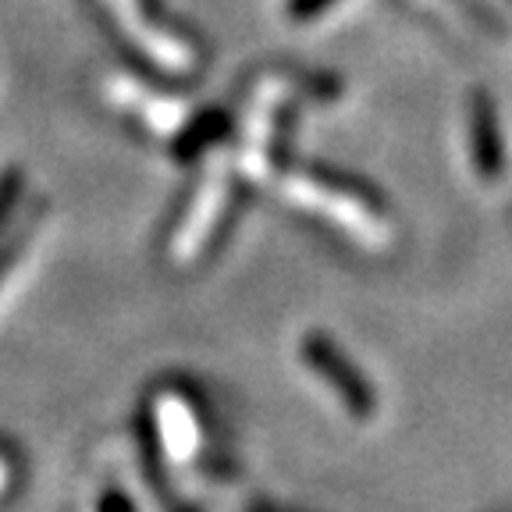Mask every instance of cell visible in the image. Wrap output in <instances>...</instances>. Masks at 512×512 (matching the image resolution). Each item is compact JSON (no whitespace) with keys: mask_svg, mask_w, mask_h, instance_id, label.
Segmentation results:
<instances>
[{"mask_svg":"<svg viewBox=\"0 0 512 512\" xmlns=\"http://www.w3.org/2000/svg\"><path fill=\"white\" fill-rule=\"evenodd\" d=\"M136 8H139V15H143V22L150 25V29H157V32H164V36H175V40H182V43H200V36L196 32H189V29H182V25L175 22V15H168L164 11V0H136Z\"/></svg>","mask_w":512,"mask_h":512,"instance_id":"obj_6","label":"cell"},{"mask_svg":"<svg viewBox=\"0 0 512 512\" xmlns=\"http://www.w3.org/2000/svg\"><path fill=\"white\" fill-rule=\"evenodd\" d=\"M224 200H228V171L217 164V168H210L200 196H196L189 217H185L182 232H178L175 242H171V256H175V264H192V260L200 256V249L207 246L210 232H214V224L221 221Z\"/></svg>","mask_w":512,"mask_h":512,"instance_id":"obj_3","label":"cell"},{"mask_svg":"<svg viewBox=\"0 0 512 512\" xmlns=\"http://www.w3.org/2000/svg\"><path fill=\"white\" fill-rule=\"evenodd\" d=\"M338 0H288L285 11L288 18H296V22H310V18H320L328 8H335Z\"/></svg>","mask_w":512,"mask_h":512,"instance_id":"obj_7","label":"cell"},{"mask_svg":"<svg viewBox=\"0 0 512 512\" xmlns=\"http://www.w3.org/2000/svg\"><path fill=\"white\" fill-rule=\"evenodd\" d=\"M8 488V463H4V459H0V491Z\"/></svg>","mask_w":512,"mask_h":512,"instance_id":"obj_8","label":"cell"},{"mask_svg":"<svg viewBox=\"0 0 512 512\" xmlns=\"http://www.w3.org/2000/svg\"><path fill=\"white\" fill-rule=\"evenodd\" d=\"M303 356L310 360V367L317 370V374L324 377V381H328L338 395H342L345 409H349L352 416H360V420H363V416H374V409H377L374 388H370V384L356 374V367L345 360L342 352H338L328 338L306 335Z\"/></svg>","mask_w":512,"mask_h":512,"instance_id":"obj_2","label":"cell"},{"mask_svg":"<svg viewBox=\"0 0 512 512\" xmlns=\"http://www.w3.org/2000/svg\"><path fill=\"white\" fill-rule=\"evenodd\" d=\"M470 153L473 168L484 182H498L505 171V146L502 125H498L495 100L488 89H473L470 96Z\"/></svg>","mask_w":512,"mask_h":512,"instance_id":"obj_4","label":"cell"},{"mask_svg":"<svg viewBox=\"0 0 512 512\" xmlns=\"http://www.w3.org/2000/svg\"><path fill=\"white\" fill-rule=\"evenodd\" d=\"M157 424H160V438H164L168 456L175 459V463L192 459V452L200 445V431H196V420H192L189 406H185L178 395H160Z\"/></svg>","mask_w":512,"mask_h":512,"instance_id":"obj_5","label":"cell"},{"mask_svg":"<svg viewBox=\"0 0 512 512\" xmlns=\"http://www.w3.org/2000/svg\"><path fill=\"white\" fill-rule=\"evenodd\" d=\"M281 196H285L292 207H303V210H310V214L345 228V232L356 235L360 242L384 239V224L374 207L360 203V196H352V192H342V189H335V185L320 182V178L285 175L281 178Z\"/></svg>","mask_w":512,"mask_h":512,"instance_id":"obj_1","label":"cell"}]
</instances>
